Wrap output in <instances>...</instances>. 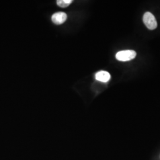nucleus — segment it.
Masks as SVG:
<instances>
[{"label": "nucleus", "instance_id": "1", "mask_svg": "<svg viewBox=\"0 0 160 160\" xmlns=\"http://www.w3.org/2000/svg\"><path fill=\"white\" fill-rule=\"evenodd\" d=\"M136 56V52L133 50H125L118 52L116 55V58L118 61L125 62L134 59Z\"/></svg>", "mask_w": 160, "mask_h": 160}, {"label": "nucleus", "instance_id": "2", "mask_svg": "<svg viewBox=\"0 0 160 160\" xmlns=\"http://www.w3.org/2000/svg\"><path fill=\"white\" fill-rule=\"evenodd\" d=\"M143 22L148 29L153 30L157 28V22L154 16L150 12H146L143 17Z\"/></svg>", "mask_w": 160, "mask_h": 160}, {"label": "nucleus", "instance_id": "3", "mask_svg": "<svg viewBox=\"0 0 160 160\" xmlns=\"http://www.w3.org/2000/svg\"><path fill=\"white\" fill-rule=\"evenodd\" d=\"M67 19V15L64 12H57L54 13L52 16V22L57 24L60 25L63 24Z\"/></svg>", "mask_w": 160, "mask_h": 160}, {"label": "nucleus", "instance_id": "4", "mask_svg": "<svg viewBox=\"0 0 160 160\" xmlns=\"http://www.w3.org/2000/svg\"><path fill=\"white\" fill-rule=\"evenodd\" d=\"M111 76L108 72L101 71L98 72L96 74V79L97 81H99L100 82H107L109 80H110Z\"/></svg>", "mask_w": 160, "mask_h": 160}, {"label": "nucleus", "instance_id": "5", "mask_svg": "<svg viewBox=\"0 0 160 160\" xmlns=\"http://www.w3.org/2000/svg\"><path fill=\"white\" fill-rule=\"evenodd\" d=\"M72 2V0H58L57 1L58 6L62 8H66L68 7Z\"/></svg>", "mask_w": 160, "mask_h": 160}]
</instances>
